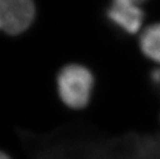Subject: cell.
<instances>
[{
    "instance_id": "6da1fadb",
    "label": "cell",
    "mask_w": 160,
    "mask_h": 159,
    "mask_svg": "<svg viewBox=\"0 0 160 159\" xmlns=\"http://www.w3.org/2000/svg\"><path fill=\"white\" fill-rule=\"evenodd\" d=\"M56 92L66 109L82 112L89 107L97 86V79L88 66L67 63L55 76Z\"/></svg>"
},
{
    "instance_id": "7a4b0ae2",
    "label": "cell",
    "mask_w": 160,
    "mask_h": 159,
    "mask_svg": "<svg viewBox=\"0 0 160 159\" xmlns=\"http://www.w3.org/2000/svg\"><path fill=\"white\" fill-rule=\"evenodd\" d=\"M35 16L33 0H0V30L18 35L29 28Z\"/></svg>"
},
{
    "instance_id": "3957f363",
    "label": "cell",
    "mask_w": 160,
    "mask_h": 159,
    "mask_svg": "<svg viewBox=\"0 0 160 159\" xmlns=\"http://www.w3.org/2000/svg\"><path fill=\"white\" fill-rule=\"evenodd\" d=\"M113 24L128 34H135L142 28L145 13L134 0H113L107 11Z\"/></svg>"
},
{
    "instance_id": "277c9868",
    "label": "cell",
    "mask_w": 160,
    "mask_h": 159,
    "mask_svg": "<svg viewBox=\"0 0 160 159\" xmlns=\"http://www.w3.org/2000/svg\"><path fill=\"white\" fill-rule=\"evenodd\" d=\"M138 47L146 58L160 66V23L150 25L142 30Z\"/></svg>"
},
{
    "instance_id": "5b68a950",
    "label": "cell",
    "mask_w": 160,
    "mask_h": 159,
    "mask_svg": "<svg viewBox=\"0 0 160 159\" xmlns=\"http://www.w3.org/2000/svg\"><path fill=\"white\" fill-rule=\"evenodd\" d=\"M0 159H12V158L11 155L8 154L6 152L0 150Z\"/></svg>"
},
{
    "instance_id": "8992f818",
    "label": "cell",
    "mask_w": 160,
    "mask_h": 159,
    "mask_svg": "<svg viewBox=\"0 0 160 159\" xmlns=\"http://www.w3.org/2000/svg\"><path fill=\"white\" fill-rule=\"evenodd\" d=\"M134 1H137V2H138V3H141L142 1H144V0H134Z\"/></svg>"
}]
</instances>
